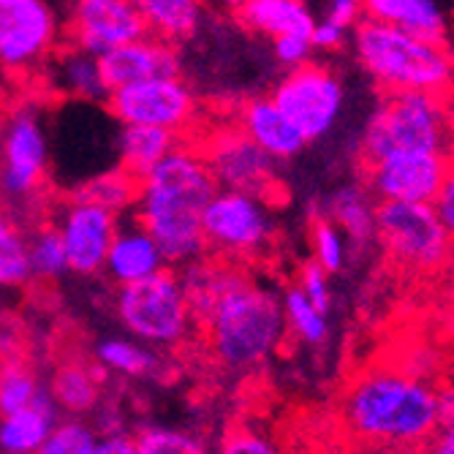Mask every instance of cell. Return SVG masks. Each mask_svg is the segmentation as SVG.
I'll use <instances>...</instances> for the list:
<instances>
[{
    "label": "cell",
    "mask_w": 454,
    "mask_h": 454,
    "mask_svg": "<svg viewBox=\"0 0 454 454\" xmlns=\"http://www.w3.org/2000/svg\"><path fill=\"white\" fill-rule=\"evenodd\" d=\"M354 52L362 68L387 90L443 93L454 82V58L443 41L419 38L387 22H359L354 27Z\"/></svg>",
    "instance_id": "cell-4"
},
{
    "label": "cell",
    "mask_w": 454,
    "mask_h": 454,
    "mask_svg": "<svg viewBox=\"0 0 454 454\" xmlns=\"http://www.w3.org/2000/svg\"><path fill=\"white\" fill-rule=\"evenodd\" d=\"M137 446H134V435H126V433H104L98 435V443H96V454H134Z\"/></svg>",
    "instance_id": "cell-43"
},
{
    "label": "cell",
    "mask_w": 454,
    "mask_h": 454,
    "mask_svg": "<svg viewBox=\"0 0 454 454\" xmlns=\"http://www.w3.org/2000/svg\"><path fill=\"white\" fill-rule=\"evenodd\" d=\"M114 313L129 335L155 348L183 343L193 326V310L180 275L167 267L142 280L120 286L114 294Z\"/></svg>",
    "instance_id": "cell-6"
},
{
    "label": "cell",
    "mask_w": 454,
    "mask_h": 454,
    "mask_svg": "<svg viewBox=\"0 0 454 454\" xmlns=\"http://www.w3.org/2000/svg\"><path fill=\"white\" fill-rule=\"evenodd\" d=\"M326 20H333L335 25L351 30L362 22V0H326Z\"/></svg>",
    "instance_id": "cell-42"
},
{
    "label": "cell",
    "mask_w": 454,
    "mask_h": 454,
    "mask_svg": "<svg viewBox=\"0 0 454 454\" xmlns=\"http://www.w3.org/2000/svg\"><path fill=\"white\" fill-rule=\"evenodd\" d=\"M340 419L351 438L373 449H427L441 427V389L417 373L373 367L343 395Z\"/></svg>",
    "instance_id": "cell-2"
},
{
    "label": "cell",
    "mask_w": 454,
    "mask_h": 454,
    "mask_svg": "<svg viewBox=\"0 0 454 454\" xmlns=\"http://www.w3.org/2000/svg\"><path fill=\"white\" fill-rule=\"evenodd\" d=\"M324 215L359 247L376 239V201L370 188L359 183H343L329 193L324 201Z\"/></svg>",
    "instance_id": "cell-21"
},
{
    "label": "cell",
    "mask_w": 454,
    "mask_h": 454,
    "mask_svg": "<svg viewBox=\"0 0 454 454\" xmlns=\"http://www.w3.org/2000/svg\"><path fill=\"white\" fill-rule=\"evenodd\" d=\"M134 446L139 454H196L204 446L196 435L169 427V425H147L134 435Z\"/></svg>",
    "instance_id": "cell-34"
},
{
    "label": "cell",
    "mask_w": 454,
    "mask_h": 454,
    "mask_svg": "<svg viewBox=\"0 0 454 454\" xmlns=\"http://www.w3.org/2000/svg\"><path fill=\"white\" fill-rule=\"evenodd\" d=\"M50 169V137L33 109L9 117L0 139V191L12 201L33 196Z\"/></svg>",
    "instance_id": "cell-12"
},
{
    "label": "cell",
    "mask_w": 454,
    "mask_h": 454,
    "mask_svg": "<svg viewBox=\"0 0 454 454\" xmlns=\"http://www.w3.org/2000/svg\"><path fill=\"white\" fill-rule=\"evenodd\" d=\"M283 302V313H286V324L288 329L308 346H321L329 338V324H326V313H321L305 294L300 286L286 288V294L280 297Z\"/></svg>",
    "instance_id": "cell-30"
},
{
    "label": "cell",
    "mask_w": 454,
    "mask_h": 454,
    "mask_svg": "<svg viewBox=\"0 0 454 454\" xmlns=\"http://www.w3.org/2000/svg\"><path fill=\"white\" fill-rule=\"evenodd\" d=\"M98 433L82 419L55 422L50 438L41 446V454H96Z\"/></svg>",
    "instance_id": "cell-36"
},
{
    "label": "cell",
    "mask_w": 454,
    "mask_h": 454,
    "mask_svg": "<svg viewBox=\"0 0 454 454\" xmlns=\"http://www.w3.org/2000/svg\"><path fill=\"white\" fill-rule=\"evenodd\" d=\"M147 33V22L131 0H74L71 41L90 55L101 58Z\"/></svg>",
    "instance_id": "cell-15"
},
{
    "label": "cell",
    "mask_w": 454,
    "mask_h": 454,
    "mask_svg": "<svg viewBox=\"0 0 454 454\" xmlns=\"http://www.w3.org/2000/svg\"><path fill=\"white\" fill-rule=\"evenodd\" d=\"M30 278L27 237L6 210H0V288H22Z\"/></svg>",
    "instance_id": "cell-29"
},
{
    "label": "cell",
    "mask_w": 454,
    "mask_h": 454,
    "mask_svg": "<svg viewBox=\"0 0 454 454\" xmlns=\"http://www.w3.org/2000/svg\"><path fill=\"white\" fill-rule=\"evenodd\" d=\"M454 126L441 93L430 90H389L370 114L362 134V158L376 160L397 150L451 153Z\"/></svg>",
    "instance_id": "cell-5"
},
{
    "label": "cell",
    "mask_w": 454,
    "mask_h": 454,
    "mask_svg": "<svg viewBox=\"0 0 454 454\" xmlns=\"http://www.w3.org/2000/svg\"><path fill=\"white\" fill-rule=\"evenodd\" d=\"M239 129L251 137L267 155H272L278 163L292 160L305 150L302 134L288 122V117L278 109L272 98H254L242 106L239 114Z\"/></svg>",
    "instance_id": "cell-19"
},
{
    "label": "cell",
    "mask_w": 454,
    "mask_h": 454,
    "mask_svg": "<svg viewBox=\"0 0 454 454\" xmlns=\"http://www.w3.org/2000/svg\"><path fill=\"white\" fill-rule=\"evenodd\" d=\"M427 449L438 451V454H454V422H441V427L430 438Z\"/></svg>",
    "instance_id": "cell-44"
},
{
    "label": "cell",
    "mask_w": 454,
    "mask_h": 454,
    "mask_svg": "<svg viewBox=\"0 0 454 454\" xmlns=\"http://www.w3.org/2000/svg\"><path fill=\"white\" fill-rule=\"evenodd\" d=\"M180 283L193 316L207 324L213 354L234 373L264 364L286 340L288 324L280 297L237 267L196 259L183 267Z\"/></svg>",
    "instance_id": "cell-1"
},
{
    "label": "cell",
    "mask_w": 454,
    "mask_h": 454,
    "mask_svg": "<svg viewBox=\"0 0 454 454\" xmlns=\"http://www.w3.org/2000/svg\"><path fill=\"white\" fill-rule=\"evenodd\" d=\"M270 98L305 142H318L338 126L346 90L335 71H329L326 66H313L308 60L297 68H288Z\"/></svg>",
    "instance_id": "cell-9"
},
{
    "label": "cell",
    "mask_w": 454,
    "mask_h": 454,
    "mask_svg": "<svg viewBox=\"0 0 454 454\" xmlns=\"http://www.w3.org/2000/svg\"><path fill=\"white\" fill-rule=\"evenodd\" d=\"M201 234L223 259H256L275 237V215L262 193L218 188L201 213Z\"/></svg>",
    "instance_id": "cell-7"
},
{
    "label": "cell",
    "mask_w": 454,
    "mask_h": 454,
    "mask_svg": "<svg viewBox=\"0 0 454 454\" xmlns=\"http://www.w3.org/2000/svg\"><path fill=\"white\" fill-rule=\"evenodd\" d=\"M41 392H44V387L22 359L0 362V417L27 408Z\"/></svg>",
    "instance_id": "cell-31"
},
{
    "label": "cell",
    "mask_w": 454,
    "mask_h": 454,
    "mask_svg": "<svg viewBox=\"0 0 454 454\" xmlns=\"http://www.w3.org/2000/svg\"><path fill=\"white\" fill-rule=\"evenodd\" d=\"M147 30L163 41H183L201 22V0H131Z\"/></svg>",
    "instance_id": "cell-27"
},
{
    "label": "cell",
    "mask_w": 454,
    "mask_h": 454,
    "mask_svg": "<svg viewBox=\"0 0 454 454\" xmlns=\"http://www.w3.org/2000/svg\"><path fill=\"white\" fill-rule=\"evenodd\" d=\"M218 183L201 153L175 147L139 180L137 218L160 245L167 264L185 267L204 256L201 213Z\"/></svg>",
    "instance_id": "cell-3"
},
{
    "label": "cell",
    "mask_w": 454,
    "mask_h": 454,
    "mask_svg": "<svg viewBox=\"0 0 454 454\" xmlns=\"http://www.w3.org/2000/svg\"><path fill=\"white\" fill-rule=\"evenodd\" d=\"M272 41H275L272 44L275 60L286 68H297V66L308 63L313 55V44H310L308 33H288V35H278Z\"/></svg>",
    "instance_id": "cell-38"
},
{
    "label": "cell",
    "mask_w": 454,
    "mask_h": 454,
    "mask_svg": "<svg viewBox=\"0 0 454 454\" xmlns=\"http://www.w3.org/2000/svg\"><path fill=\"white\" fill-rule=\"evenodd\" d=\"M362 12L367 20L395 25L430 41H443L449 27L438 0H362Z\"/></svg>",
    "instance_id": "cell-22"
},
{
    "label": "cell",
    "mask_w": 454,
    "mask_h": 454,
    "mask_svg": "<svg viewBox=\"0 0 454 454\" xmlns=\"http://www.w3.org/2000/svg\"><path fill=\"white\" fill-rule=\"evenodd\" d=\"M310 242H313V256H316V262L329 275H335V272H340L346 267V262H348V239H346V234L333 221H329L326 215H321V218L313 221Z\"/></svg>",
    "instance_id": "cell-35"
},
{
    "label": "cell",
    "mask_w": 454,
    "mask_h": 454,
    "mask_svg": "<svg viewBox=\"0 0 454 454\" xmlns=\"http://www.w3.org/2000/svg\"><path fill=\"white\" fill-rule=\"evenodd\" d=\"M50 395H52L55 405L60 411H66L68 417L90 414V411L98 405V397H101L98 376L88 364L68 362V364L58 367Z\"/></svg>",
    "instance_id": "cell-28"
},
{
    "label": "cell",
    "mask_w": 454,
    "mask_h": 454,
    "mask_svg": "<svg viewBox=\"0 0 454 454\" xmlns=\"http://www.w3.org/2000/svg\"><path fill=\"white\" fill-rule=\"evenodd\" d=\"M441 417L443 422H454V364H451V381L441 389Z\"/></svg>",
    "instance_id": "cell-45"
},
{
    "label": "cell",
    "mask_w": 454,
    "mask_h": 454,
    "mask_svg": "<svg viewBox=\"0 0 454 454\" xmlns=\"http://www.w3.org/2000/svg\"><path fill=\"white\" fill-rule=\"evenodd\" d=\"M27 259L33 278L58 280L68 272V256L58 229H41L27 239Z\"/></svg>",
    "instance_id": "cell-33"
},
{
    "label": "cell",
    "mask_w": 454,
    "mask_h": 454,
    "mask_svg": "<svg viewBox=\"0 0 454 454\" xmlns=\"http://www.w3.org/2000/svg\"><path fill=\"white\" fill-rule=\"evenodd\" d=\"M210 4H215V6H221V9H239L242 4H245V0H210Z\"/></svg>",
    "instance_id": "cell-46"
},
{
    "label": "cell",
    "mask_w": 454,
    "mask_h": 454,
    "mask_svg": "<svg viewBox=\"0 0 454 454\" xmlns=\"http://www.w3.org/2000/svg\"><path fill=\"white\" fill-rule=\"evenodd\" d=\"M60 25L50 0H0V68L27 74L55 52Z\"/></svg>",
    "instance_id": "cell-11"
},
{
    "label": "cell",
    "mask_w": 454,
    "mask_h": 454,
    "mask_svg": "<svg viewBox=\"0 0 454 454\" xmlns=\"http://www.w3.org/2000/svg\"><path fill=\"white\" fill-rule=\"evenodd\" d=\"M239 22L259 35H288V33H308L313 30V12L305 0H245L237 9Z\"/></svg>",
    "instance_id": "cell-24"
},
{
    "label": "cell",
    "mask_w": 454,
    "mask_h": 454,
    "mask_svg": "<svg viewBox=\"0 0 454 454\" xmlns=\"http://www.w3.org/2000/svg\"><path fill=\"white\" fill-rule=\"evenodd\" d=\"M58 417H60V408L55 405L52 395L44 389L27 408H20L14 414L0 417V451H6V454L41 451Z\"/></svg>",
    "instance_id": "cell-20"
},
{
    "label": "cell",
    "mask_w": 454,
    "mask_h": 454,
    "mask_svg": "<svg viewBox=\"0 0 454 454\" xmlns=\"http://www.w3.org/2000/svg\"><path fill=\"white\" fill-rule=\"evenodd\" d=\"M204 160L218 188L267 193L278 180V160L267 155L242 129H226L210 137L204 147Z\"/></svg>",
    "instance_id": "cell-14"
},
{
    "label": "cell",
    "mask_w": 454,
    "mask_h": 454,
    "mask_svg": "<svg viewBox=\"0 0 454 454\" xmlns=\"http://www.w3.org/2000/svg\"><path fill=\"white\" fill-rule=\"evenodd\" d=\"M223 451H229V454H270V451H275V443H270L267 435H262V433L242 430L223 441Z\"/></svg>",
    "instance_id": "cell-40"
},
{
    "label": "cell",
    "mask_w": 454,
    "mask_h": 454,
    "mask_svg": "<svg viewBox=\"0 0 454 454\" xmlns=\"http://www.w3.org/2000/svg\"><path fill=\"white\" fill-rule=\"evenodd\" d=\"M163 267H167V256H163L160 245L153 239V234L142 223H134L126 229L117 226L106 262H104V272L112 278V283L126 286L147 275H155Z\"/></svg>",
    "instance_id": "cell-18"
},
{
    "label": "cell",
    "mask_w": 454,
    "mask_h": 454,
    "mask_svg": "<svg viewBox=\"0 0 454 454\" xmlns=\"http://www.w3.org/2000/svg\"><path fill=\"white\" fill-rule=\"evenodd\" d=\"M117 213L90 199H74L60 215L58 231L68 256V272L96 275L104 270L112 237L117 231Z\"/></svg>",
    "instance_id": "cell-16"
},
{
    "label": "cell",
    "mask_w": 454,
    "mask_h": 454,
    "mask_svg": "<svg viewBox=\"0 0 454 454\" xmlns=\"http://www.w3.org/2000/svg\"><path fill=\"white\" fill-rule=\"evenodd\" d=\"M93 356L104 370L126 379H155L163 373V356L155 351V346H147L134 335H109L98 340Z\"/></svg>",
    "instance_id": "cell-25"
},
{
    "label": "cell",
    "mask_w": 454,
    "mask_h": 454,
    "mask_svg": "<svg viewBox=\"0 0 454 454\" xmlns=\"http://www.w3.org/2000/svg\"><path fill=\"white\" fill-rule=\"evenodd\" d=\"M376 239L403 267L417 272L438 270L449 256L454 239L441 223L430 201L384 199L376 204Z\"/></svg>",
    "instance_id": "cell-8"
},
{
    "label": "cell",
    "mask_w": 454,
    "mask_h": 454,
    "mask_svg": "<svg viewBox=\"0 0 454 454\" xmlns=\"http://www.w3.org/2000/svg\"><path fill=\"white\" fill-rule=\"evenodd\" d=\"M433 207L441 218V223L446 226L449 237L454 239V158L449 155V163H446V175H443V183L433 199Z\"/></svg>",
    "instance_id": "cell-39"
},
{
    "label": "cell",
    "mask_w": 454,
    "mask_h": 454,
    "mask_svg": "<svg viewBox=\"0 0 454 454\" xmlns=\"http://www.w3.org/2000/svg\"><path fill=\"white\" fill-rule=\"evenodd\" d=\"M109 112L117 122H137L180 134L191 126L196 114L193 90L180 79V74L150 76L131 82L106 96Z\"/></svg>",
    "instance_id": "cell-10"
},
{
    "label": "cell",
    "mask_w": 454,
    "mask_h": 454,
    "mask_svg": "<svg viewBox=\"0 0 454 454\" xmlns=\"http://www.w3.org/2000/svg\"><path fill=\"white\" fill-rule=\"evenodd\" d=\"M446 153L430 150H397L376 160H367V188L373 196L397 201H430L435 199L443 175Z\"/></svg>",
    "instance_id": "cell-13"
},
{
    "label": "cell",
    "mask_w": 454,
    "mask_h": 454,
    "mask_svg": "<svg viewBox=\"0 0 454 454\" xmlns=\"http://www.w3.org/2000/svg\"><path fill=\"white\" fill-rule=\"evenodd\" d=\"M177 147V134L155 126H137V122H120L114 137V153L120 169L142 180L155 163Z\"/></svg>",
    "instance_id": "cell-23"
},
{
    "label": "cell",
    "mask_w": 454,
    "mask_h": 454,
    "mask_svg": "<svg viewBox=\"0 0 454 454\" xmlns=\"http://www.w3.org/2000/svg\"><path fill=\"white\" fill-rule=\"evenodd\" d=\"M346 35L348 30L335 25L333 20H321V22H313V30H310V44L313 50H340L346 44Z\"/></svg>",
    "instance_id": "cell-41"
},
{
    "label": "cell",
    "mask_w": 454,
    "mask_h": 454,
    "mask_svg": "<svg viewBox=\"0 0 454 454\" xmlns=\"http://www.w3.org/2000/svg\"><path fill=\"white\" fill-rule=\"evenodd\" d=\"M98 63L106 90H117L122 85H131V82H142L150 76L180 74V58L172 50V41H163L158 35L150 38V33L131 41V44L104 52Z\"/></svg>",
    "instance_id": "cell-17"
},
{
    "label": "cell",
    "mask_w": 454,
    "mask_h": 454,
    "mask_svg": "<svg viewBox=\"0 0 454 454\" xmlns=\"http://www.w3.org/2000/svg\"><path fill=\"white\" fill-rule=\"evenodd\" d=\"M137 191H139V180L117 167V169H109L85 180L76 196L90 199L96 204H104V207L120 213V210H126L131 201H137Z\"/></svg>",
    "instance_id": "cell-32"
},
{
    "label": "cell",
    "mask_w": 454,
    "mask_h": 454,
    "mask_svg": "<svg viewBox=\"0 0 454 454\" xmlns=\"http://www.w3.org/2000/svg\"><path fill=\"white\" fill-rule=\"evenodd\" d=\"M52 79L60 93L76 98V101H106L109 90L104 85V76H101V63L98 55H90L85 50H68L58 58Z\"/></svg>",
    "instance_id": "cell-26"
},
{
    "label": "cell",
    "mask_w": 454,
    "mask_h": 454,
    "mask_svg": "<svg viewBox=\"0 0 454 454\" xmlns=\"http://www.w3.org/2000/svg\"><path fill=\"white\" fill-rule=\"evenodd\" d=\"M302 294L321 310L329 316V310H333V286H329V272L313 259L308 264H302L300 270V283Z\"/></svg>",
    "instance_id": "cell-37"
}]
</instances>
